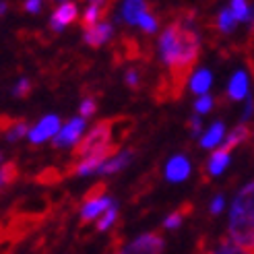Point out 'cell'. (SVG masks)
Listing matches in <instances>:
<instances>
[{
  "label": "cell",
  "mask_w": 254,
  "mask_h": 254,
  "mask_svg": "<svg viewBox=\"0 0 254 254\" xmlns=\"http://www.w3.org/2000/svg\"><path fill=\"white\" fill-rule=\"evenodd\" d=\"M74 17H77V6H74L72 2H64V4H60V6L54 10V15H52V21H50V25H52V29H54V31L60 33L68 23L74 21Z\"/></svg>",
  "instance_id": "9c48e42d"
},
{
  "label": "cell",
  "mask_w": 254,
  "mask_h": 254,
  "mask_svg": "<svg viewBox=\"0 0 254 254\" xmlns=\"http://www.w3.org/2000/svg\"><path fill=\"white\" fill-rule=\"evenodd\" d=\"M15 178H17V166L15 163H4L0 168V190H4L10 182H15Z\"/></svg>",
  "instance_id": "7402d4cb"
},
{
  "label": "cell",
  "mask_w": 254,
  "mask_h": 254,
  "mask_svg": "<svg viewBox=\"0 0 254 254\" xmlns=\"http://www.w3.org/2000/svg\"><path fill=\"white\" fill-rule=\"evenodd\" d=\"M190 213V205H182L180 209H176L172 211L166 219H163V230H168V232H176V230H180L184 219H186V215Z\"/></svg>",
  "instance_id": "2e32d148"
},
{
  "label": "cell",
  "mask_w": 254,
  "mask_h": 254,
  "mask_svg": "<svg viewBox=\"0 0 254 254\" xmlns=\"http://www.w3.org/2000/svg\"><path fill=\"white\" fill-rule=\"evenodd\" d=\"M248 93V77H246V72L242 70H238L232 81H230V87H227V95H230V99L238 101V99H244Z\"/></svg>",
  "instance_id": "5bb4252c"
},
{
  "label": "cell",
  "mask_w": 254,
  "mask_h": 254,
  "mask_svg": "<svg viewBox=\"0 0 254 254\" xmlns=\"http://www.w3.org/2000/svg\"><path fill=\"white\" fill-rule=\"evenodd\" d=\"M110 37H112V25L110 23H97V25H93L91 29L85 31V42L91 48L104 46Z\"/></svg>",
  "instance_id": "30bf717a"
},
{
  "label": "cell",
  "mask_w": 254,
  "mask_h": 254,
  "mask_svg": "<svg viewBox=\"0 0 254 254\" xmlns=\"http://www.w3.org/2000/svg\"><path fill=\"white\" fill-rule=\"evenodd\" d=\"M188 126H190V130H192V134L196 136V134L200 132V118H198V116H194L192 120L188 122Z\"/></svg>",
  "instance_id": "1f68e13d"
},
{
  "label": "cell",
  "mask_w": 254,
  "mask_h": 254,
  "mask_svg": "<svg viewBox=\"0 0 254 254\" xmlns=\"http://www.w3.org/2000/svg\"><path fill=\"white\" fill-rule=\"evenodd\" d=\"M225 209V196L223 194H215L209 202V213L213 215V217H217V215H221Z\"/></svg>",
  "instance_id": "d4e9b609"
},
{
  "label": "cell",
  "mask_w": 254,
  "mask_h": 254,
  "mask_svg": "<svg viewBox=\"0 0 254 254\" xmlns=\"http://www.w3.org/2000/svg\"><path fill=\"white\" fill-rule=\"evenodd\" d=\"M91 2H93V4H97V6H99V4H104V2H112V0H91Z\"/></svg>",
  "instance_id": "836d02e7"
},
{
  "label": "cell",
  "mask_w": 254,
  "mask_h": 254,
  "mask_svg": "<svg viewBox=\"0 0 254 254\" xmlns=\"http://www.w3.org/2000/svg\"><path fill=\"white\" fill-rule=\"evenodd\" d=\"M159 50L166 66L172 72V85L180 87L198 58L200 40L192 29H186L182 23H174L161 33Z\"/></svg>",
  "instance_id": "6da1fadb"
},
{
  "label": "cell",
  "mask_w": 254,
  "mask_h": 254,
  "mask_svg": "<svg viewBox=\"0 0 254 254\" xmlns=\"http://www.w3.org/2000/svg\"><path fill=\"white\" fill-rule=\"evenodd\" d=\"M25 134H29V128H27V124H25V122H21V120L12 122V124H10V128L4 132L6 141H10V143L19 141V138H21V136H25Z\"/></svg>",
  "instance_id": "44dd1931"
},
{
  "label": "cell",
  "mask_w": 254,
  "mask_h": 254,
  "mask_svg": "<svg viewBox=\"0 0 254 254\" xmlns=\"http://www.w3.org/2000/svg\"><path fill=\"white\" fill-rule=\"evenodd\" d=\"M126 83L130 87H138V72L136 70H128L126 72Z\"/></svg>",
  "instance_id": "4dcf8cb0"
},
{
  "label": "cell",
  "mask_w": 254,
  "mask_h": 254,
  "mask_svg": "<svg viewBox=\"0 0 254 254\" xmlns=\"http://www.w3.org/2000/svg\"><path fill=\"white\" fill-rule=\"evenodd\" d=\"M112 254H122V250H120V246H118V248H114V250H112Z\"/></svg>",
  "instance_id": "d590c367"
},
{
  "label": "cell",
  "mask_w": 254,
  "mask_h": 254,
  "mask_svg": "<svg viewBox=\"0 0 254 254\" xmlns=\"http://www.w3.org/2000/svg\"><path fill=\"white\" fill-rule=\"evenodd\" d=\"M2 161H4V157H2V153H0V168H2V166H4V163H2Z\"/></svg>",
  "instance_id": "8d00e7d4"
},
{
  "label": "cell",
  "mask_w": 254,
  "mask_h": 254,
  "mask_svg": "<svg viewBox=\"0 0 254 254\" xmlns=\"http://www.w3.org/2000/svg\"><path fill=\"white\" fill-rule=\"evenodd\" d=\"M215 254H248L244 248H240L236 242H232L230 238H223V240H219V244L215 246V250H213Z\"/></svg>",
  "instance_id": "d6986e66"
},
{
  "label": "cell",
  "mask_w": 254,
  "mask_h": 254,
  "mask_svg": "<svg viewBox=\"0 0 254 254\" xmlns=\"http://www.w3.org/2000/svg\"><path fill=\"white\" fill-rule=\"evenodd\" d=\"M81 118H89V116H93V114L97 112V104H95V99L91 97H87L83 99V104H81Z\"/></svg>",
  "instance_id": "83f0119b"
},
{
  "label": "cell",
  "mask_w": 254,
  "mask_h": 254,
  "mask_svg": "<svg viewBox=\"0 0 254 254\" xmlns=\"http://www.w3.org/2000/svg\"><path fill=\"white\" fill-rule=\"evenodd\" d=\"M40 0H25V10L27 12H40Z\"/></svg>",
  "instance_id": "f546056e"
},
{
  "label": "cell",
  "mask_w": 254,
  "mask_h": 254,
  "mask_svg": "<svg viewBox=\"0 0 254 254\" xmlns=\"http://www.w3.org/2000/svg\"><path fill=\"white\" fill-rule=\"evenodd\" d=\"M58 130H60V118L56 114H48V116H44L29 130V141L33 145H42L48 141V138H54L58 134Z\"/></svg>",
  "instance_id": "8992f818"
},
{
  "label": "cell",
  "mask_w": 254,
  "mask_h": 254,
  "mask_svg": "<svg viewBox=\"0 0 254 254\" xmlns=\"http://www.w3.org/2000/svg\"><path fill=\"white\" fill-rule=\"evenodd\" d=\"M62 4H64V0H62Z\"/></svg>",
  "instance_id": "f35d334b"
},
{
  "label": "cell",
  "mask_w": 254,
  "mask_h": 254,
  "mask_svg": "<svg viewBox=\"0 0 254 254\" xmlns=\"http://www.w3.org/2000/svg\"><path fill=\"white\" fill-rule=\"evenodd\" d=\"M227 166H230V151L219 147L207 161V174L209 176H221L227 170Z\"/></svg>",
  "instance_id": "7c38bea8"
},
{
  "label": "cell",
  "mask_w": 254,
  "mask_h": 254,
  "mask_svg": "<svg viewBox=\"0 0 254 254\" xmlns=\"http://www.w3.org/2000/svg\"><path fill=\"white\" fill-rule=\"evenodd\" d=\"M252 110H254V104H252V99H248V104H246V110H244V114H242V120L246 122L250 116H252Z\"/></svg>",
  "instance_id": "d6a6232c"
},
{
  "label": "cell",
  "mask_w": 254,
  "mask_h": 254,
  "mask_svg": "<svg viewBox=\"0 0 254 254\" xmlns=\"http://www.w3.org/2000/svg\"><path fill=\"white\" fill-rule=\"evenodd\" d=\"M232 12H234L236 21H250V17H252V10L248 8L246 0H232Z\"/></svg>",
  "instance_id": "603a6c76"
},
{
  "label": "cell",
  "mask_w": 254,
  "mask_h": 254,
  "mask_svg": "<svg viewBox=\"0 0 254 254\" xmlns=\"http://www.w3.org/2000/svg\"><path fill=\"white\" fill-rule=\"evenodd\" d=\"M252 134V130L248 128V126L246 124H240V126H236V128L230 132V134H227L225 136V141H223V149L225 151H232L234 147H238V145H242L244 141H246V138Z\"/></svg>",
  "instance_id": "9a60e30c"
},
{
  "label": "cell",
  "mask_w": 254,
  "mask_h": 254,
  "mask_svg": "<svg viewBox=\"0 0 254 254\" xmlns=\"http://www.w3.org/2000/svg\"><path fill=\"white\" fill-rule=\"evenodd\" d=\"M147 12V2L145 0H126L122 6V17L126 23L138 25V19Z\"/></svg>",
  "instance_id": "4fadbf2b"
},
{
  "label": "cell",
  "mask_w": 254,
  "mask_h": 254,
  "mask_svg": "<svg viewBox=\"0 0 254 254\" xmlns=\"http://www.w3.org/2000/svg\"><path fill=\"white\" fill-rule=\"evenodd\" d=\"M85 132V118H72L70 122H66L62 128L58 130V134L54 136V147L56 149H64L70 147L74 143H81V136Z\"/></svg>",
  "instance_id": "5b68a950"
},
{
  "label": "cell",
  "mask_w": 254,
  "mask_h": 254,
  "mask_svg": "<svg viewBox=\"0 0 254 254\" xmlns=\"http://www.w3.org/2000/svg\"><path fill=\"white\" fill-rule=\"evenodd\" d=\"M114 205H118L116 198H112L110 194H106V188L99 184L85 196L83 205L79 209V217H81L83 223H93V221L97 223L101 215H104L108 209H112Z\"/></svg>",
  "instance_id": "3957f363"
},
{
  "label": "cell",
  "mask_w": 254,
  "mask_h": 254,
  "mask_svg": "<svg viewBox=\"0 0 254 254\" xmlns=\"http://www.w3.org/2000/svg\"><path fill=\"white\" fill-rule=\"evenodd\" d=\"M114 126H116V122H114V120L97 122L91 128V132H87V136L77 145V149H74V155H77L79 159H83V157L93 155V153H97V151H104L108 147H114V145L118 147V143L114 141V134H116Z\"/></svg>",
  "instance_id": "7a4b0ae2"
},
{
  "label": "cell",
  "mask_w": 254,
  "mask_h": 254,
  "mask_svg": "<svg viewBox=\"0 0 254 254\" xmlns=\"http://www.w3.org/2000/svg\"><path fill=\"white\" fill-rule=\"evenodd\" d=\"M211 83H213L211 72L202 68V70H198V72L194 74L192 81H190V89H192L194 93H198V95H207V91H209Z\"/></svg>",
  "instance_id": "e0dca14e"
},
{
  "label": "cell",
  "mask_w": 254,
  "mask_h": 254,
  "mask_svg": "<svg viewBox=\"0 0 254 254\" xmlns=\"http://www.w3.org/2000/svg\"><path fill=\"white\" fill-rule=\"evenodd\" d=\"M4 12H6V4L0 2V15H4Z\"/></svg>",
  "instance_id": "e575fe53"
},
{
  "label": "cell",
  "mask_w": 254,
  "mask_h": 254,
  "mask_svg": "<svg viewBox=\"0 0 254 254\" xmlns=\"http://www.w3.org/2000/svg\"><path fill=\"white\" fill-rule=\"evenodd\" d=\"M223 141H225V126H223V122H215L211 128L200 136V147H202V149L221 147Z\"/></svg>",
  "instance_id": "8fae6325"
},
{
  "label": "cell",
  "mask_w": 254,
  "mask_h": 254,
  "mask_svg": "<svg viewBox=\"0 0 254 254\" xmlns=\"http://www.w3.org/2000/svg\"><path fill=\"white\" fill-rule=\"evenodd\" d=\"M217 27H219L223 33H230V31L236 27V17H234L232 8H223V10L219 12V17H217Z\"/></svg>",
  "instance_id": "ffe728a7"
},
{
  "label": "cell",
  "mask_w": 254,
  "mask_h": 254,
  "mask_svg": "<svg viewBox=\"0 0 254 254\" xmlns=\"http://www.w3.org/2000/svg\"><path fill=\"white\" fill-rule=\"evenodd\" d=\"M132 157H134V153H132L130 149L118 151V153L114 155L112 159H108V161L104 163V168L99 170V174H101V176H112V174H118V172H122L126 166H130Z\"/></svg>",
  "instance_id": "ba28073f"
},
{
  "label": "cell",
  "mask_w": 254,
  "mask_h": 254,
  "mask_svg": "<svg viewBox=\"0 0 254 254\" xmlns=\"http://www.w3.org/2000/svg\"><path fill=\"white\" fill-rule=\"evenodd\" d=\"M138 25H141L143 31H147V33H155V29H157V21L153 19V15H149V12H145V15L138 19Z\"/></svg>",
  "instance_id": "4316f807"
},
{
  "label": "cell",
  "mask_w": 254,
  "mask_h": 254,
  "mask_svg": "<svg viewBox=\"0 0 254 254\" xmlns=\"http://www.w3.org/2000/svg\"><path fill=\"white\" fill-rule=\"evenodd\" d=\"M31 93V83L27 79H21L15 87H12V95L15 97H27Z\"/></svg>",
  "instance_id": "484cf974"
},
{
  "label": "cell",
  "mask_w": 254,
  "mask_h": 254,
  "mask_svg": "<svg viewBox=\"0 0 254 254\" xmlns=\"http://www.w3.org/2000/svg\"><path fill=\"white\" fill-rule=\"evenodd\" d=\"M205 254H215V252H213V250H211V252H205Z\"/></svg>",
  "instance_id": "74e56055"
},
{
  "label": "cell",
  "mask_w": 254,
  "mask_h": 254,
  "mask_svg": "<svg viewBox=\"0 0 254 254\" xmlns=\"http://www.w3.org/2000/svg\"><path fill=\"white\" fill-rule=\"evenodd\" d=\"M97 17H99V6L97 4H91V6L85 10V15H83V27L85 29H91L93 25H97Z\"/></svg>",
  "instance_id": "cb8c5ba5"
},
{
  "label": "cell",
  "mask_w": 254,
  "mask_h": 254,
  "mask_svg": "<svg viewBox=\"0 0 254 254\" xmlns=\"http://www.w3.org/2000/svg\"><path fill=\"white\" fill-rule=\"evenodd\" d=\"M118 215H120V209H118V205H114L112 209H108L104 215L99 217V221L95 223V230L99 232V234H106V232H110L114 225H116V221H118Z\"/></svg>",
  "instance_id": "ac0fdd59"
},
{
  "label": "cell",
  "mask_w": 254,
  "mask_h": 254,
  "mask_svg": "<svg viewBox=\"0 0 254 254\" xmlns=\"http://www.w3.org/2000/svg\"><path fill=\"white\" fill-rule=\"evenodd\" d=\"M122 254H163L166 240L159 232H143L134 236L130 242L120 246Z\"/></svg>",
  "instance_id": "277c9868"
},
{
  "label": "cell",
  "mask_w": 254,
  "mask_h": 254,
  "mask_svg": "<svg viewBox=\"0 0 254 254\" xmlns=\"http://www.w3.org/2000/svg\"><path fill=\"white\" fill-rule=\"evenodd\" d=\"M211 108H213V97H209V95H202L200 99H196V104H194L196 114H207Z\"/></svg>",
  "instance_id": "f1b7e54d"
},
{
  "label": "cell",
  "mask_w": 254,
  "mask_h": 254,
  "mask_svg": "<svg viewBox=\"0 0 254 254\" xmlns=\"http://www.w3.org/2000/svg\"><path fill=\"white\" fill-rule=\"evenodd\" d=\"M192 166H190V159L186 155H174L168 163H166V180L172 184H180L190 178Z\"/></svg>",
  "instance_id": "52a82bcc"
}]
</instances>
